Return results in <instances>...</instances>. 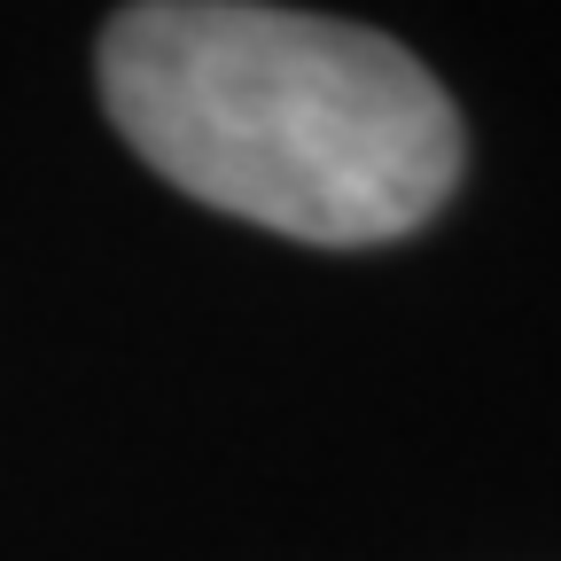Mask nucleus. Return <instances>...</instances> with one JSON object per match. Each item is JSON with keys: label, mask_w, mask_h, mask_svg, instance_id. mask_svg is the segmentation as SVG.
Wrapping results in <instances>:
<instances>
[{"label": "nucleus", "mask_w": 561, "mask_h": 561, "mask_svg": "<svg viewBox=\"0 0 561 561\" xmlns=\"http://www.w3.org/2000/svg\"><path fill=\"white\" fill-rule=\"evenodd\" d=\"M94 70L140 164L273 234L367 250L437 219L460 187L453 94L367 24L149 0L110 16Z\"/></svg>", "instance_id": "nucleus-1"}]
</instances>
